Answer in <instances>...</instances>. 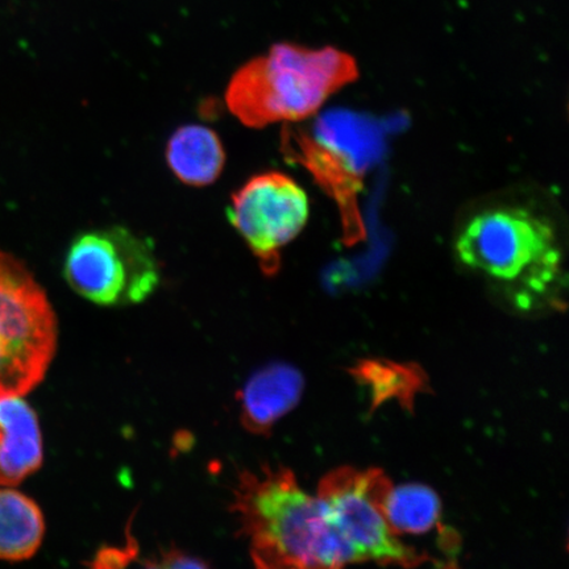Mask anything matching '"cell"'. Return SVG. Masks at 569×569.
<instances>
[{"label": "cell", "instance_id": "ba28073f", "mask_svg": "<svg viewBox=\"0 0 569 569\" xmlns=\"http://www.w3.org/2000/svg\"><path fill=\"white\" fill-rule=\"evenodd\" d=\"M303 389V376L293 366L272 362L261 368L239 393L241 425L254 436H268L301 401Z\"/></svg>", "mask_w": 569, "mask_h": 569}, {"label": "cell", "instance_id": "4fadbf2b", "mask_svg": "<svg viewBox=\"0 0 569 569\" xmlns=\"http://www.w3.org/2000/svg\"><path fill=\"white\" fill-rule=\"evenodd\" d=\"M359 379L371 387L377 401L386 398L410 397L421 388V376L409 368L381 365L380 361H367L358 371Z\"/></svg>", "mask_w": 569, "mask_h": 569}, {"label": "cell", "instance_id": "7c38bea8", "mask_svg": "<svg viewBox=\"0 0 569 569\" xmlns=\"http://www.w3.org/2000/svg\"><path fill=\"white\" fill-rule=\"evenodd\" d=\"M382 510L391 531L400 539L443 529L442 501L436 490L422 483L393 486L390 482L382 497Z\"/></svg>", "mask_w": 569, "mask_h": 569}, {"label": "cell", "instance_id": "30bf717a", "mask_svg": "<svg viewBox=\"0 0 569 569\" xmlns=\"http://www.w3.org/2000/svg\"><path fill=\"white\" fill-rule=\"evenodd\" d=\"M166 158L178 180L189 187L204 188L222 174L227 156L216 131L201 124H188L170 137Z\"/></svg>", "mask_w": 569, "mask_h": 569}, {"label": "cell", "instance_id": "3957f363", "mask_svg": "<svg viewBox=\"0 0 569 569\" xmlns=\"http://www.w3.org/2000/svg\"><path fill=\"white\" fill-rule=\"evenodd\" d=\"M358 77V62L337 48L310 49L281 42L232 76L226 103L249 128L297 123L316 116Z\"/></svg>", "mask_w": 569, "mask_h": 569}, {"label": "cell", "instance_id": "6da1fadb", "mask_svg": "<svg viewBox=\"0 0 569 569\" xmlns=\"http://www.w3.org/2000/svg\"><path fill=\"white\" fill-rule=\"evenodd\" d=\"M565 243L549 204L522 194L476 203L455 227L452 239L455 260L519 310L559 305Z\"/></svg>", "mask_w": 569, "mask_h": 569}, {"label": "cell", "instance_id": "9a60e30c", "mask_svg": "<svg viewBox=\"0 0 569 569\" xmlns=\"http://www.w3.org/2000/svg\"><path fill=\"white\" fill-rule=\"evenodd\" d=\"M137 558V547L132 537L128 539V543L123 549H116L109 547L97 553L94 567H126L131 563V560Z\"/></svg>", "mask_w": 569, "mask_h": 569}, {"label": "cell", "instance_id": "8992f818", "mask_svg": "<svg viewBox=\"0 0 569 569\" xmlns=\"http://www.w3.org/2000/svg\"><path fill=\"white\" fill-rule=\"evenodd\" d=\"M390 481L377 469L341 468L327 475L318 489L327 518L360 561L416 567L427 558L398 538L382 510Z\"/></svg>", "mask_w": 569, "mask_h": 569}, {"label": "cell", "instance_id": "9c48e42d", "mask_svg": "<svg viewBox=\"0 0 569 569\" xmlns=\"http://www.w3.org/2000/svg\"><path fill=\"white\" fill-rule=\"evenodd\" d=\"M44 445L38 415L24 397L0 400V487H17L38 472Z\"/></svg>", "mask_w": 569, "mask_h": 569}, {"label": "cell", "instance_id": "5b68a950", "mask_svg": "<svg viewBox=\"0 0 569 569\" xmlns=\"http://www.w3.org/2000/svg\"><path fill=\"white\" fill-rule=\"evenodd\" d=\"M69 287L92 303L117 308L146 301L159 288L154 246L123 226L77 234L63 261Z\"/></svg>", "mask_w": 569, "mask_h": 569}, {"label": "cell", "instance_id": "277c9868", "mask_svg": "<svg viewBox=\"0 0 569 569\" xmlns=\"http://www.w3.org/2000/svg\"><path fill=\"white\" fill-rule=\"evenodd\" d=\"M59 340L52 303L23 262L0 249V400L26 397L51 367Z\"/></svg>", "mask_w": 569, "mask_h": 569}, {"label": "cell", "instance_id": "5bb4252c", "mask_svg": "<svg viewBox=\"0 0 569 569\" xmlns=\"http://www.w3.org/2000/svg\"><path fill=\"white\" fill-rule=\"evenodd\" d=\"M208 566L202 560L177 549L161 550L160 557L146 563L149 568H204Z\"/></svg>", "mask_w": 569, "mask_h": 569}, {"label": "cell", "instance_id": "7a4b0ae2", "mask_svg": "<svg viewBox=\"0 0 569 569\" xmlns=\"http://www.w3.org/2000/svg\"><path fill=\"white\" fill-rule=\"evenodd\" d=\"M232 511L260 568H340L360 563L333 529L322 501L287 468L239 476Z\"/></svg>", "mask_w": 569, "mask_h": 569}, {"label": "cell", "instance_id": "52a82bcc", "mask_svg": "<svg viewBox=\"0 0 569 569\" xmlns=\"http://www.w3.org/2000/svg\"><path fill=\"white\" fill-rule=\"evenodd\" d=\"M227 216L262 272L273 276L281 267L282 249L309 222V196L293 178L272 170L249 178L234 191Z\"/></svg>", "mask_w": 569, "mask_h": 569}, {"label": "cell", "instance_id": "8fae6325", "mask_svg": "<svg viewBox=\"0 0 569 569\" xmlns=\"http://www.w3.org/2000/svg\"><path fill=\"white\" fill-rule=\"evenodd\" d=\"M46 536V519L32 498L0 488V560L17 563L34 557Z\"/></svg>", "mask_w": 569, "mask_h": 569}]
</instances>
